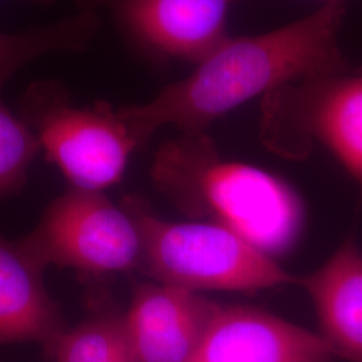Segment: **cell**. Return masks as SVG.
<instances>
[{"label": "cell", "mask_w": 362, "mask_h": 362, "mask_svg": "<svg viewBox=\"0 0 362 362\" xmlns=\"http://www.w3.org/2000/svg\"><path fill=\"white\" fill-rule=\"evenodd\" d=\"M345 1H329L302 19L250 37H227L149 103L119 107L140 145L163 127L203 133L259 95L306 78L348 73L338 43Z\"/></svg>", "instance_id": "1"}, {"label": "cell", "mask_w": 362, "mask_h": 362, "mask_svg": "<svg viewBox=\"0 0 362 362\" xmlns=\"http://www.w3.org/2000/svg\"><path fill=\"white\" fill-rule=\"evenodd\" d=\"M152 177L184 209L204 211L272 258L300 233L302 204L293 188L263 169L221 158L206 132L164 144Z\"/></svg>", "instance_id": "2"}, {"label": "cell", "mask_w": 362, "mask_h": 362, "mask_svg": "<svg viewBox=\"0 0 362 362\" xmlns=\"http://www.w3.org/2000/svg\"><path fill=\"white\" fill-rule=\"evenodd\" d=\"M122 207L140 231L141 266L157 284L194 293L300 285L270 255L219 223L160 219L133 197H127Z\"/></svg>", "instance_id": "3"}, {"label": "cell", "mask_w": 362, "mask_h": 362, "mask_svg": "<svg viewBox=\"0 0 362 362\" xmlns=\"http://www.w3.org/2000/svg\"><path fill=\"white\" fill-rule=\"evenodd\" d=\"M23 104L40 149L76 189L103 192L115 185L141 146L118 109L107 103L76 106L61 85L34 83Z\"/></svg>", "instance_id": "4"}, {"label": "cell", "mask_w": 362, "mask_h": 362, "mask_svg": "<svg viewBox=\"0 0 362 362\" xmlns=\"http://www.w3.org/2000/svg\"><path fill=\"white\" fill-rule=\"evenodd\" d=\"M262 140L287 157L320 144L362 185V76L306 78L266 94Z\"/></svg>", "instance_id": "5"}, {"label": "cell", "mask_w": 362, "mask_h": 362, "mask_svg": "<svg viewBox=\"0 0 362 362\" xmlns=\"http://www.w3.org/2000/svg\"><path fill=\"white\" fill-rule=\"evenodd\" d=\"M18 245L43 272L54 264L85 276L129 272L143 259L140 231L129 212L103 192L76 188L55 199Z\"/></svg>", "instance_id": "6"}, {"label": "cell", "mask_w": 362, "mask_h": 362, "mask_svg": "<svg viewBox=\"0 0 362 362\" xmlns=\"http://www.w3.org/2000/svg\"><path fill=\"white\" fill-rule=\"evenodd\" d=\"M81 10L105 8L130 45L157 64L196 65L228 37L235 0H76Z\"/></svg>", "instance_id": "7"}, {"label": "cell", "mask_w": 362, "mask_h": 362, "mask_svg": "<svg viewBox=\"0 0 362 362\" xmlns=\"http://www.w3.org/2000/svg\"><path fill=\"white\" fill-rule=\"evenodd\" d=\"M321 334L267 311L216 305L191 362H332Z\"/></svg>", "instance_id": "8"}, {"label": "cell", "mask_w": 362, "mask_h": 362, "mask_svg": "<svg viewBox=\"0 0 362 362\" xmlns=\"http://www.w3.org/2000/svg\"><path fill=\"white\" fill-rule=\"evenodd\" d=\"M216 305L173 286H137L124 314L134 362L192 361Z\"/></svg>", "instance_id": "9"}, {"label": "cell", "mask_w": 362, "mask_h": 362, "mask_svg": "<svg viewBox=\"0 0 362 362\" xmlns=\"http://www.w3.org/2000/svg\"><path fill=\"white\" fill-rule=\"evenodd\" d=\"M42 274L18 242L0 235V346L35 342L52 354L69 329Z\"/></svg>", "instance_id": "10"}, {"label": "cell", "mask_w": 362, "mask_h": 362, "mask_svg": "<svg viewBox=\"0 0 362 362\" xmlns=\"http://www.w3.org/2000/svg\"><path fill=\"white\" fill-rule=\"evenodd\" d=\"M300 285L310 296L321 336L336 357L362 362V252L354 239H346Z\"/></svg>", "instance_id": "11"}, {"label": "cell", "mask_w": 362, "mask_h": 362, "mask_svg": "<svg viewBox=\"0 0 362 362\" xmlns=\"http://www.w3.org/2000/svg\"><path fill=\"white\" fill-rule=\"evenodd\" d=\"M100 26L97 11L79 10L54 25L25 33H0V86L27 64L52 52L85 50Z\"/></svg>", "instance_id": "12"}, {"label": "cell", "mask_w": 362, "mask_h": 362, "mask_svg": "<svg viewBox=\"0 0 362 362\" xmlns=\"http://www.w3.org/2000/svg\"><path fill=\"white\" fill-rule=\"evenodd\" d=\"M128 349L124 315L106 313L67 329L52 354L57 362H109Z\"/></svg>", "instance_id": "13"}, {"label": "cell", "mask_w": 362, "mask_h": 362, "mask_svg": "<svg viewBox=\"0 0 362 362\" xmlns=\"http://www.w3.org/2000/svg\"><path fill=\"white\" fill-rule=\"evenodd\" d=\"M39 149L38 139L25 118L15 116L0 101V197L21 188Z\"/></svg>", "instance_id": "14"}, {"label": "cell", "mask_w": 362, "mask_h": 362, "mask_svg": "<svg viewBox=\"0 0 362 362\" xmlns=\"http://www.w3.org/2000/svg\"><path fill=\"white\" fill-rule=\"evenodd\" d=\"M109 362H134V358H133V356L130 353V349H128L122 351L121 354H118L112 361Z\"/></svg>", "instance_id": "15"}, {"label": "cell", "mask_w": 362, "mask_h": 362, "mask_svg": "<svg viewBox=\"0 0 362 362\" xmlns=\"http://www.w3.org/2000/svg\"><path fill=\"white\" fill-rule=\"evenodd\" d=\"M31 3H38V4H52L55 0H28Z\"/></svg>", "instance_id": "16"}, {"label": "cell", "mask_w": 362, "mask_h": 362, "mask_svg": "<svg viewBox=\"0 0 362 362\" xmlns=\"http://www.w3.org/2000/svg\"><path fill=\"white\" fill-rule=\"evenodd\" d=\"M329 1H345V0H324V3H329Z\"/></svg>", "instance_id": "17"}, {"label": "cell", "mask_w": 362, "mask_h": 362, "mask_svg": "<svg viewBox=\"0 0 362 362\" xmlns=\"http://www.w3.org/2000/svg\"><path fill=\"white\" fill-rule=\"evenodd\" d=\"M235 1H236V0H235Z\"/></svg>", "instance_id": "18"}]
</instances>
